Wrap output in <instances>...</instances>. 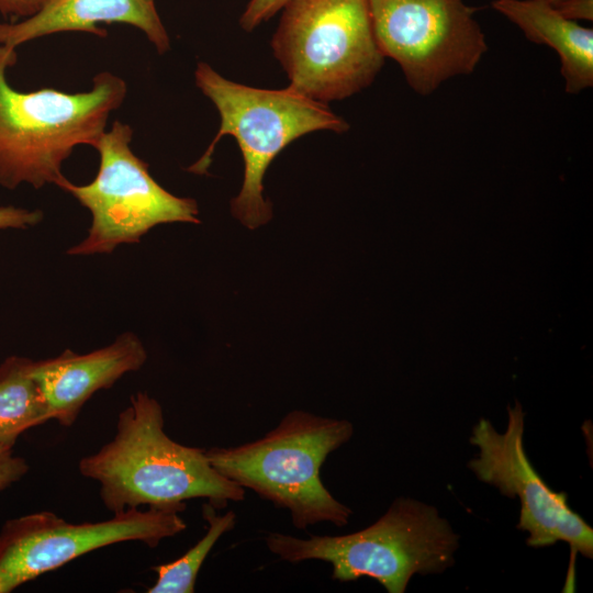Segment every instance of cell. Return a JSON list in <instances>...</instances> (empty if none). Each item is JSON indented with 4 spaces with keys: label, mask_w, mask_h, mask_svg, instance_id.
Instances as JSON below:
<instances>
[{
    "label": "cell",
    "mask_w": 593,
    "mask_h": 593,
    "mask_svg": "<svg viewBox=\"0 0 593 593\" xmlns=\"http://www.w3.org/2000/svg\"><path fill=\"white\" fill-rule=\"evenodd\" d=\"M507 426L499 433L489 419L473 426L470 443L479 448L468 467L477 478L508 497H518L517 528L528 533L530 547L566 541L572 561L577 553L593 557V529L569 505L567 493L551 490L530 463L524 448L525 414L522 405L507 407Z\"/></svg>",
    "instance_id": "30bf717a"
},
{
    "label": "cell",
    "mask_w": 593,
    "mask_h": 593,
    "mask_svg": "<svg viewBox=\"0 0 593 593\" xmlns=\"http://www.w3.org/2000/svg\"><path fill=\"white\" fill-rule=\"evenodd\" d=\"M29 469L26 460L13 454V446L0 444V491L20 481Z\"/></svg>",
    "instance_id": "e0dca14e"
},
{
    "label": "cell",
    "mask_w": 593,
    "mask_h": 593,
    "mask_svg": "<svg viewBox=\"0 0 593 593\" xmlns=\"http://www.w3.org/2000/svg\"><path fill=\"white\" fill-rule=\"evenodd\" d=\"M34 362L10 356L0 365V444L14 446L22 433L52 419Z\"/></svg>",
    "instance_id": "5bb4252c"
},
{
    "label": "cell",
    "mask_w": 593,
    "mask_h": 593,
    "mask_svg": "<svg viewBox=\"0 0 593 593\" xmlns=\"http://www.w3.org/2000/svg\"><path fill=\"white\" fill-rule=\"evenodd\" d=\"M147 351L132 332L87 354L65 349L54 358L34 362V376L47 401L52 419L71 426L86 402L99 390L111 388L124 374L139 370Z\"/></svg>",
    "instance_id": "8fae6325"
},
{
    "label": "cell",
    "mask_w": 593,
    "mask_h": 593,
    "mask_svg": "<svg viewBox=\"0 0 593 593\" xmlns=\"http://www.w3.org/2000/svg\"><path fill=\"white\" fill-rule=\"evenodd\" d=\"M78 468L99 483L101 501L113 514L143 505L181 513L191 499L224 507L245 497V489L220 474L204 449L166 434L161 405L142 391L119 413L113 438L82 457Z\"/></svg>",
    "instance_id": "6da1fadb"
},
{
    "label": "cell",
    "mask_w": 593,
    "mask_h": 593,
    "mask_svg": "<svg viewBox=\"0 0 593 593\" xmlns=\"http://www.w3.org/2000/svg\"><path fill=\"white\" fill-rule=\"evenodd\" d=\"M194 78L217 109L221 124L202 157L187 170L206 174L217 142L224 135L233 136L244 159V179L231 202L232 214L246 227L257 228L272 217L271 202L264 197V176L276 156L307 133H343L349 125L326 103L290 87L273 90L234 82L203 61L198 63Z\"/></svg>",
    "instance_id": "3957f363"
},
{
    "label": "cell",
    "mask_w": 593,
    "mask_h": 593,
    "mask_svg": "<svg viewBox=\"0 0 593 593\" xmlns=\"http://www.w3.org/2000/svg\"><path fill=\"white\" fill-rule=\"evenodd\" d=\"M268 549L291 563L322 560L340 582L362 577L377 580L389 593H403L411 578L440 573L455 562L459 536L436 507L399 497L372 525L342 536L306 539L271 533Z\"/></svg>",
    "instance_id": "5b68a950"
},
{
    "label": "cell",
    "mask_w": 593,
    "mask_h": 593,
    "mask_svg": "<svg viewBox=\"0 0 593 593\" xmlns=\"http://www.w3.org/2000/svg\"><path fill=\"white\" fill-rule=\"evenodd\" d=\"M540 1H544L550 5H552L553 8H556L559 3H561L563 0H540Z\"/></svg>",
    "instance_id": "44dd1931"
},
{
    "label": "cell",
    "mask_w": 593,
    "mask_h": 593,
    "mask_svg": "<svg viewBox=\"0 0 593 593\" xmlns=\"http://www.w3.org/2000/svg\"><path fill=\"white\" fill-rule=\"evenodd\" d=\"M123 23L141 30L159 54L170 48L168 33L155 0H47L22 22H0V45L18 47L29 41L61 32L107 36L98 24Z\"/></svg>",
    "instance_id": "7c38bea8"
},
{
    "label": "cell",
    "mask_w": 593,
    "mask_h": 593,
    "mask_svg": "<svg viewBox=\"0 0 593 593\" xmlns=\"http://www.w3.org/2000/svg\"><path fill=\"white\" fill-rule=\"evenodd\" d=\"M47 0H0V13L4 18H30L37 13Z\"/></svg>",
    "instance_id": "d6986e66"
},
{
    "label": "cell",
    "mask_w": 593,
    "mask_h": 593,
    "mask_svg": "<svg viewBox=\"0 0 593 593\" xmlns=\"http://www.w3.org/2000/svg\"><path fill=\"white\" fill-rule=\"evenodd\" d=\"M203 517L208 522L205 535L177 560L153 567L157 581L147 593H192L198 573L209 552L220 537L234 528L236 515L228 511L217 515L209 502L203 504Z\"/></svg>",
    "instance_id": "9a60e30c"
},
{
    "label": "cell",
    "mask_w": 593,
    "mask_h": 593,
    "mask_svg": "<svg viewBox=\"0 0 593 593\" xmlns=\"http://www.w3.org/2000/svg\"><path fill=\"white\" fill-rule=\"evenodd\" d=\"M353 434L354 426L347 419L292 411L257 440L204 451L220 474L287 508L296 528L321 522L340 527L353 512L325 488L320 470L328 455Z\"/></svg>",
    "instance_id": "277c9868"
},
{
    "label": "cell",
    "mask_w": 593,
    "mask_h": 593,
    "mask_svg": "<svg viewBox=\"0 0 593 593\" xmlns=\"http://www.w3.org/2000/svg\"><path fill=\"white\" fill-rule=\"evenodd\" d=\"M132 137L130 125L114 121L92 146L100 158L96 178L83 186L66 177L58 183L91 214L87 236L68 255L111 254L120 245L139 243L159 224L200 223L197 201L163 188L131 149Z\"/></svg>",
    "instance_id": "52a82bcc"
},
{
    "label": "cell",
    "mask_w": 593,
    "mask_h": 593,
    "mask_svg": "<svg viewBox=\"0 0 593 593\" xmlns=\"http://www.w3.org/2000/svg\"><path fill=\"white\" fill-rule=\"evenodd\" d=\"M16 60L15 47L0 45V186L9 190L22 183L35 189L58 186L65 178L64 161L76 146L94 145L110 113L123 103L127 85L103 71L86 92L18 91L5 75Z\"/></svg>",
    "instance_id": "7a4b0ae2"
},
{
    "label": "cell",
    "mask_w": 593,
    "mask_h": 593,
    "mask_svg": "<svg viewBox=\"0 0 593 593\" xmlns=\"http://www.w3.org/2000/svg\"><path fill=\"white\" fill-rule=\"evenodd\" d=\"M41 210H30L13 205L0 206V230H23L40 224L43 220Z\"/></svg>",
    "instance_id": "ac0fdd59"
},
{
    "label": "cell",
    "mask_w": 593,
    "mask_h": 593,
    "mask_svg": "<svg viewBox=\"0 0 593 593\" xmlns=\"http://www.w3.org/2000/svg\"><path fill=\"white\" fill-rule=\"evenodd\" d=\"M556 9L573 21L593 20V0H563Z\"/></svg>",
    "instance_id": "ffe728a7"
},
{
    "label": "cell",
    "mask_w": 593,
    "mask_h": 593,
    "mask_svg": "<svg viewBox=\"0 0 593 593\" xmlns=\"http://www.w3.org/2000/svg\"><path fill=\"white\" fill-rule=\"evenodd\" d=\"M492 7L515 23L529 41L546 44L558 53L568 93L593 85L592 29L540 0H495Z\"/></svg>",
    "instance_id": "4fadbf2b"
},
{
    "label": "cell",
    "mask_w": 593,
    "mask_h": 593,
    "mask_svg": "<svg viewBox=\"0 0 593 593\" xmlns=\"http://www.w3.org/2000/svg\"><path fill=\"white\" fill-rule=\"evenodd\" d=\"M289 0H250L244 10L239 24L246 32L254 31L272 18Z\"/></svg>",
    "instance_id": "2e32d148"
},
{
    "label": "cell",
    "mask_w": 593,
    "mask_h": 593,
    "mask_svg": "<svg viewBox=\"0 0 593 593\" xmlns=\"http://www.w3.org/2000/svg\"><path fill=\"white\" fill-rule=\"evenodd\" d=\"M368 5L379 49L421 94L472 72L486 51L463 0H368Z\"/></svg>",
    "instance_id": "ba28073f"
},
{
    "label": "cell",
    "mask_w": 593,
    "mask_h": 593,
    "mask_svg": "<svg viewBox=\"0 0 593 593\" xmlns=\"http://www.w3.org/2000/svg\"><path fill=\"white\" fill-rule=\"evenodd\" d=\"M281 10L271 47L290 88L327 103L374 80L384 56L368 0H289Z\"/></svg>",
    "instance_id": "8992f818"
},
{
    "label": "cell",
    "mask_w": 593,
    "mask_h": 593,
    "mask_svg": "<svg viewBox=\"0 0 593 593\" xmlns=\"http://www.w3.org/2000/svg\"><path fill=\"white\" fill-rule=\"evenodd\" d=\"M179 514L148 507L94 523L72 524L48 511L10 518L0 529V593L102 547L141 541L155 548L187 528Z\"/></svg>",
    "instance_id": "9c48e42d"
}]
</instances>
